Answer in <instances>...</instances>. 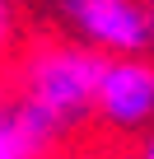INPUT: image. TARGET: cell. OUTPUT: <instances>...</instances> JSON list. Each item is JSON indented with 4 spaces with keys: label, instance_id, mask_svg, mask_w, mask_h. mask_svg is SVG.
Segmentation results:
<instances>
[{
    "label": "cell",
    "instance_id": "obj_1",
    "mask_svg": "<svg viewBox=\"0 0 154 159\" xmlns=\"http://www.w3.org/2000/svg\"><path fill=\"white\" fill-rule=\"evenodd\" d=\"M103 52L84 47V42H47L24 61L19 75V98L28 108H37L61 136L94 117V98H98V75H103Z\"/></svg>",
    "mask_w": 154,
    "mask_h": 159
},
{
    "label": "cell",
    "instance_id": "obj_2",
    "mask_svg": "<svg viewBox=\"0 0 154 159\" xmlns=\"http://www.w3.org/2000/svg\"><path fill=\"white\" fill-rule=\"evenodd\" d=\"M75 42L103 56H140L154 47V10L145 0H51Z\"/></svg>",
    "mask_w": 154,
    "mask_h": 159
},
{
    "label": "cell",
    "instance_id": "obj_3",
    "mask_svg": "<svg viewBox=\"0 0 154 159\" xmlns=\"http://www.w3.org/2000/svg\"><path fill=\"white\" fill-rule=\"evenodd\" d=\"M94 117L112 131H154V61H149V52L103 61Z\"/></svg>",
    "mask_w": 154,
    "mask_h": 159
},
{
    "label": "cell",
    "instance_id": "obj_4",
    "mask_svg": "<svg viewBox=\"0 0 154 159\" xmlns=\"http://www.w3.org/2000/svg\"><path fill=\"white\" fill-rule=\"evenodd\" d=\"M0 159H33V154L14 140V131H10V126H0Z\"/></svg>",
    "mask_w": 154,
    "mask_h": 159
},
{
    "label": "cell",
    "instance_id": "obj_5",
    "mask_svg": "<svg viewBox=\"0 0 154 159\" xmlns=\"http://www.w3.org/2000/svg\"><path fill=\"white\" fill-rule=\"evenodd\" d=\"M140 159H154V131H145V145H140Z\"/></svg>",
    "mask_w": 154,
    "mask_h": 159
},
{
    "label": "cell",
    "instance_id": "obj_6",
    "mask_svg": "<svg viewBox=\"0 0 154 159\" xmlns=\"http://www.w3.org/2000/svg\"><path fill=\"white\" fill-rule=\"evenodd\" d=\"M0 33H5V0H0Z\"/></svg>",
    "mask_w": 154,
    "mask_h": 159
}]
</instances>
